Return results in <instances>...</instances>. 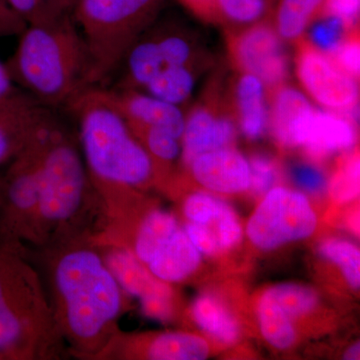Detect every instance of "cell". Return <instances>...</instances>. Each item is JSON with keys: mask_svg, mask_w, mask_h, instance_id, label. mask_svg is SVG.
I'll return each mask as SVG.
<instances>
[{"mask_svg": "<svg viewBox=\"0 0 360 360\" xmlns=\"http://www.w3.org/2000/svg\"><path fill=\"white\" fill-rule=\"evenodd\" d=\"M68 354L94 360L120 330L127 298L90 236L32 251Z\"/></svg>", "mask_w": 360, "mask_h": 360, "instance_id": "1", "label": "cell"}, {"mask_svg": "<svg viewBox=\"0 0 360 360\" xmlns=\"http://www.w3.org/2000/svg\"><path fill=\"white\" fill-rule=\"evenodd\" d=\"M103 202L90 181L82 150L53 115L44 129L34 250L68 239L92 236Z\"/></svg>", "mask_w": 360, "mask_h": 360, "instance_id": "2", "label": "cell"}, {"mask_svg": "<svg viewBox=\"0 0 360 360\" xmlns=\"http://www.w3.org/2000/svg\"><path fill=\"white\" fill-rule=\"evenodd\" d=\"M6 65L16 85L49 108H70L91 89L89 53L72 13L27 25Z\"/></svg>", "mask_w": 360, "mask_h": 360, "instance_id": "3", "label": "cell"}, {"mask_svg": "<svg viewBox=\"0 0 360 360\" xmlns=\"http://www.w3.org/2000/svg\"><path fill=\"white\" fill-rule=\"evenodd\" d=\"M65 350L27 250L0 240V360H58Z\"/></svg>", "mask_w": 360, "mask_h": 360, "instance_id": "4", "label": "cell"}, {"mask_svg": "<svg viewBox=\"0 0 360 360\" xmlns=\"http://www.w3.org/2000/svg\"><path fill=\"white\" fill-rule=\"evenodd\" d=\"M68 108L77 116L80 150L96 188H141L158 176L150 156L97 87L87 89Z\"/></svg>", "mask_w": 360, "mask_h": 360, "instance_id": "5", "label": "cell"}, {"mask_svg": "<svg viewBox=\"0 0 360 360\" xmlns=\"http://www.w3.org/2000/svg\"><path fill=\"white\" fill-rule=\"evenodd\" d=\"M163 0H78L72 11L89 53L91 87L120 70L132 45L158 20Z\"/></svg>", "mask_w": 360, "mask_h": 360, "instance_id": "6", "label": "cell"}, {"mask_svg": "<svg viewBox=\"0 0 360 360\" xmlns=\"http://www.w3.org/2000/svg\"><path fill=\"white\" fill-rule=\"evenodd\" d=\"M49 118L0 174V240L25 250L34 236L44 129Z\"/></svg>", "mask_w": 360, "mask_h": 360, "instance_id": "7", "label": "cell"}, {"mask_svg": "<svg viewBox=\"0 0 360 360\" xmlns=\"http://www.w3.org/2000/svg\"><path fill=\"white\" fill-rule=\"evenodd\" d=\"M196 63V45L186 30L155 22L127 52L120 68L122 77L117 89L142 90L168 68Z\"/></svg>", "mask_w": 360, "mask_h": 360, "instance_id": "8", "label": "cell"}, {"mask_svg": "<svg viewBox=\"0 0 360 360\" xmlns=\"http://www.w3.org/2000/svg\"><path fill=\"white\" fill-rule=\"evenodd\" d=\"M317 219L307 196L285 187L264 194L248 220L246 234L262 250H274L311 236Z\"/></svg>", "mask_w": 360, "mask_h": 360, "instance_id": "9", "label": "cell"}, {"mask_svg": "<svg viewBox=\"0 0 360 360\" xmlns=\"http://www.w3.org/2000/svg\"><path fill=\"white\" fill-rule=\"evenodd\" d=\"M295 63L298 80L310 98L323 110L342 113L356 122L359 91L355 78L307 40L298 44Z\"/></svg>", "mask_w": 360, "mask_h": 360, "instance_id": "10", "label": "cell"}, {"mask_svg": "<svg viewBox=\"0 0 360 360\" xmlns=\"http://www.w3.org/2000/svg\"><path fill=\"white\" fill-rule=\"evenodd\" d=\"M229 53L236 68L259 78L267 92L286 84L290 60L283 39L270 23L258 21L232 37Z\"/></svg>", "mask_w": 360, "mask_h": 360, "instance_id": "11", "label": "cell"}, {"mask_svg": "<svg viewBox=\"0 0 360 360\" xmlns=\"http://www.w3.org/2000/svg\"><path fill=\"white\" fill-rule=\"evenodd\" d=\"M208 354L207 341L193 333L134 335L120 329L94 360H202Z\"/></svg>", "mask_w": 360, "mask_h": 360, "instance_id": "12", "label": "cell"}, {"mask_svg": "<svg viewBox=\"0 0 360 360\" xmlns=\"http://www.w3.org/2000/svg\"><path fill=\"white\" fill-rule=\"evenodd\" d=\"M97 89L104 101L124 118L129 127H158L181 139L186 115L179 106L160 101L142 90Z\"/></svg>", "mask_w": 360, "mask_h": 360, "instance_id": "13", "label": "cell"}, {"mask_svg": "<svg viewBox=\"0 0 360 360\" xmlns=\"http://www.w3.org/2000/svg\"><path fill=\"white\" fill-rule=\"evenodd\" d=\"M355 141L356 129L352 118L314 108L296 134L295 148H302L310 160L319 161L348 150Z\"/></svg>", "mask_w": 360, "mask_h": 360, "instance_id": "14", "label": "cell"}, {"mask_svg": "<svg viewBox=\"0 0 360 360\" xmlns=\"http://www.w3.org/2000/svg\"><path fill=\"white\" fill-rule=\"evenodd\" d=\"M231 116L207 104L194 106L187 112L181 136V158L186 167L202 153L233 146L238 127Z\"/></svg>", "mask_w": 360, "mask_h": 360, "instance_id": "15", "label": "cell"}, {"mask_svg": "<svg viewBox=\"0 0 360 360\" xmlns=\"http://www.w3.org/2000/svg\"><path fill=\"white\" fill-rule=\"evenodd\" d=\"M51 115L49 108L25 90L0 103V169L25 148Z\"/></svg>", "mask_w": 360, "mask_h": 360, "instance_id": "16", "label": "cell"}, {"mask_svg": "<svg viewBox=\"0 0 360 360\" xmlns=\"http://www.w3.org/2000/svg\"><path fill=\"white\" fill-rule=\"evenodd\" d=\"M97 248L122 290L127 295L137 298L141 307L158 300H174L170 283L153 276L148 266L142 264L131 251L116 245Z\"/></svg>", "mask_w": 360, "mask_h": 360, "instance_id": "17", "label": "cell"}, {"mask_svg": "<svg viewBox=\"0 0 360 360\" xmlns=\"http://www.w3.org/2000/svg\"><path fill=\"white\" fill-rule=\"evenodd\" d=\"M186 167L198 184L214 193L236 194L250 189V162L232 146L196 156Z\"/></svg>", "mask_w": 360, "mask_h": 360, "instance_id": "18", "label": "cell"}, {"mask_svg": "<svg viewBox=\"0 0 360 360\" xmlns=\"http://www.w3.org/2000/svg\"><path fill=\"white\" fill-rule=\"evenodd\" d=\"M314 106L309 97L284 84L272 90L269 106V130L281 148H295V136Z\"/></svg>", "mask_w": 360, "mask_h": 360, "instance_id": "19", "label": "cell"}, {"mask_svg": "<svg viewBox=\"0 0 360 360\" xmlns=\"http://www.w3.org/2000/svg\"><path fill=\"white\" fill-rule=\"evenodd\" d=\"M234 116L239 129L250 141H258L269 130L267 90L255 75L243 73L234 85Z\"/></svg>", "mask_w": 360, "mask_h": 360, "instance_id": "20", "label": "cell"}, {"mask_svg": "<svg viewBox=\"0 0 360 360\" xmlns=\"http://www.w3.org/2000/svg\"><path fill=\"white\" fill-rule=\"evenodd\" d=\"M200 262V250L191 243L184 229L179 227L158 248L146 266L160 281L172 284L191 276Z\"/></svg>", "mask_w": 360, "mask_h": 360, "instance_id": "21", "label": "cell"}, {"mask_svg": "<svg viewBox=\"0 0 360 360\" xmlns=\"http://www.w3.org/2000/svg\"><path fill=\"white\" fill-rule=\"evenodd\" d=\"M193 321L203 331L224 345H233L240 335L239 324L231 309L217 296L203 293L191 307Z\"/></svg>", "mask_w": 360, "mask_h": 360, "instance_id": "22", "label": "cell"}, {"mask_svg": "<svg viewBox=\"0 0 360 360\" xmlns=\"http://www.w3.org/2000/svg\"><path fill=\"white\" fill-rule=\"evenodd\" d=\"M179 227L176 217L172 212L158 208L150 210L137 225L132 246L129 250L146 265Z\"/></svg>", "mask_w": 360, "mask_h": 360, "instance_id": "23", "label": "cell"}, {"mask_svg": "<svg viewBox=\"0 0 360 360\" xmlns=\"http://www.w3.org/2000/svg\"><path fill=\"white\" fill-rule=\"evenodd\" d=\"M324 0H277L276 27L283 40H297L321 13Z\"/></svg>", "mask_w": 360, "mask_h": 360, "instance_id": "24", "label": "cell"}, {"mask_svg": "<svg viewBox=\"0 0 360 360\" xmlns=\"http://www.w3.org/2000/svg\"><path fill=\"white\" fill-rule=\"evenodd\" d=\"M195 82L196 65L175 66L156 75L142 91L180 108L193 94Z\"/></svg>", "mask_w": 360, "mask_h": 360, "instance_id": "25", "label": "cell"}, {"mask_svg": "<svg viewBox=\"0 0 360 360\" xmlns=\"http://www.w3.org/2000/svg\"><path fill=\"white\" fill-rule=\"evenodd\" d=\"M257 314L260 331L271 347L281 350L292 347L296 333L290 316L266 292L258 302Z\"/></svg>", "mask_w": 360, "mask_h": 360, "instance_id": "26", "label": "cell"}, {"mask_svg": "<svg viewBox=\"0 0 360 360\" xmlns=\"http://www.w3.org/2000/svg\"><path fill=\"white\" fill-rule=\"evenodd\" d=\"M129 129L150 156L156 175L181 156V139L172 132L153 127H129Z\"/></svg>", "mask_w": 360, "mask_h": 360, "instance_id": "27", "label": "cell"}, {"mask_svg": "<svg viewBox=\"0 0 360 360\" xmlns=\"http://www.w3.org/2000/svg\"><path fill=\"white\" fill-rule=\"evenodd\" d=\"M319 253L340 267L350 288L359 290L360 252L356 245L345 239H326L319 246Z\"/></svg>", "mask_w": 360, "mask_h": 360, "instance_id": "28", "label": "cell"}, {"mask_svg": "<svg viewBox=\"0 0 360 360\" xmlns=\"http://www.w3.org/2000/svg\"><path fill=\"white\" fill-rule=\"evenodd\" d=\"M309 39L312 46L330 56L356 28L348 27L345 21L331 14L321 13L309 26Z\"/></svg>", "mask_w": 360, "mask_h": 360, "instance_id": "29", "label": "cell"}, {"mask_svg": "<svg viewBox=\"0 0 360 360\" xmlns=\"http://www.w3.org/2000/svg\"><path fill=\"white\" fill-rule=\"evenodd\" d=\"M265 292L290 317L309 314L319 303L316 291L300 284H278Z\"/></svg>", "mask_w": 360, "mask_h": 360, "instance_id": "30", "label": "cell"}, {"mask_svg": "<svg viewBox=\"0 0 360 360\" xmlns=\"http://www.w3.org/2000/svg\"><path fill=\"white\" fill-rule=\"evenodd\" d=\"M217 21L236 25H255L262 20L267 8V0H215Z\"/></svg>", "mask_w": 360, "mask_h": 360, "instance_id": "31", "label": "cell"}, {"mask_svg": "<svg viewBox=\"0 0 360 360\" xmlns=\"http://www.w3.org/2000/svg\"><path fill=\"white\" fill-rule=\"evenodd\" d=\"M359 167L357 153L348 156L338 165L328 184L329 193L336 202H348L359 196Z\"/></svg>", "mask_w": 360, "mask_h": 360, "instance_id": "32", "label": "cell"}, {"mask_svg": "<svg viewBox=\"0 0 360 360\" xmlns=\"http://www.w3.org/2000/svg\"><path fill=\"white\" fill-rule=\"evenodd\" d=\"M250 167V189L255 195L262 196L274 188L278 179L276 160L264 153H255L248 160Z\"/></svg>", "mask_w": 360, "mask_h": 360, "instance_id": "33", "label": "cell"}, {"mask_svg": "<svg viewBox=\"0 0 360 360\" xmlns=\"http://www.w3.org/2000/svg\"><path fill=\"white\" fill-rule=\"evenodd\" d=\"M222 200L212 194L198 191L184 201V212L191 222L210 224L219 215Z\"/></svg>", "mask_w": 360, "mask_h": 360, "instance_id": "34", "label": "cell"}, {"mask_svg": "<svg viewBox=\"0 0 360 360\" xmlns=\"http://www.w3.org/2000/svg\"><path fill=\"white\" fill-rule=\"evenodd\" d=\"M213 222L217 225V231L213 232L217 236L220 251L231 250L240 243L243 236V227L236 212L224 200L220 205L219 215Z\"/></svg>", "mask_w": 360, "mask_h": 360, "instance_id": "35", "label": "cell"}, {"mask_svg": "<svg viewBox=\"0 0 360 360\" xmlns=\"http://www.w3.org/2000/svg\"><path fill=\"white\" fill-rule=\"evenodd\" d=\"M341 70L359 79L360 72V44L356 30L348 34L345 41L329 56Z\"/></svg>", "mask_w": 360, "mask_h": 360, "instance_id": "36", "label": "cell"}, {"mask_svg": "<svg viewBox=\"0 0 360 360\" xmlns=\"http://www.w3.org/2000/svg\"><path fill=\"white\" fill-rule=\"evenodd\" d=\"M290 172L293 181L307 193L319 194L328 189L326 175L315 165L298 163L291 167Z\"/></svg>", "mask_w": 360, "mask_h": 360, "instance_id": "37", "label": "cell"}, {"mask_svg": "<svg viewBox=\"0 0 360 360\" xmlns=\"http://www.w3.org/2000/svg\"><path fill=\"white\" fill-rule=\"evenodd\" d=\"M184 229L191 243L200 250L201 255L212 257V255L219 252L217 236H215L212 229H210V225L194 224V222L189 221L187 222Z\"/></svg>", "mask_w": 360, "mask_h": 360, "instance_id": "38", "label": "cell"}, {"mask_svg": "<svg viewBox=\"0 0 360 360\" xmlns=\"http://www.w3.org/2000/svg\"><path fill=\"white\" fill-rule=\"evenodd\" d=\"M359 7L360 0H324L321 13L338 16L354 30L359 20Z\"/></svg>", "mask_w": 360, "mask_h": 360, "instance_id": "39", "label": "cell"}, {"mask_svg": "<svg viewBox=\"0 0 360 360\" xmlns=\"http://www.w3.org/2000/svg\"><path fill=\"white\" fill-rule=\"evenodd\" d=\"M6 2L27 25L46 18L47 0H6Z\"/></svg>", "mask_w": 360, "mask_h": 360, "instance_id": "40", "label": "cell"}, {"mask_svg": "<svg viewBox=\"0 0 360 360\" xmlns=\"http://www.w3.org/2000/svg\"><path fill=\"white\" fill-rule=\"evenodd\" d=\"M26 26L27 23L14 13L6 0H0V39L20 37Z\"/></svg>", "mask_w": 360, "mask_h": 360, "instance_id": "41", "label": "cell"}, {"mask_svg": "<svg viewBox=\"0 0 360 360\" xmlns=\"http://www.w3.org/2000/svg\"><path fill=\"white\" fill-rule=\"evenodd\" d=\"M182 6L205 20L217 21L215 0H179Z\"/></svg>", "mask_w": 360, "mask_h": 360, "instance_id": "42", "label": "cell"}, {"mask_svg": "<svg viewBox=\"0 0 360 360\" xmlns=\"http://www.w3.org/2000/svg\"><path fill=\"white\" fill-rule=\"evenodd\" d=\"M22 91L11 77L6 63L0 59V103L13 98Z\"/></svg>", "mask_w": 360, "mask_h": 360, "instance_id": "43", "label": "cell"}, {"mask_svg": "<svg viewBox=\"0 0 360 360\" xmlns=\"http://www.w3.org/2000/svg\"><path fill=\"white\" fill-rule=\"evenodd\" d=\"M78 0H47V8L52 14L72 13Z\"/></svg>", "mask_w": 360, "mask_h": 360, "instance_id": "44", "label": "cell"}, {"mask_svg": "<svg viewBox=\"0 0 360 360\" xmlns=\"http://www.w3.org/2000/svg\"><path fill=\"white\" fill-rule=\"evenodd\" d=\"M360 355V345L359 342L354 343V345H352L347 352H345V355H343V359L347 360H356L359 359Z\"/></svg>", "mask_w": 360, "mask_h": 360, "instance_id": "45", "label": "cell"}, {"mask_svg": "<svg viewBox=\"0 0 360 360\" xmlns=\"http://www.w3.org/2000/svg\"><path fill=\"white\" fill-rule=\"evenodd\" d=\"M274 0H267V2H269V4H272V2H274Z\"/></svg>", "mask_w": 360, "mask_h": 360, "instance_id": "46", "label": "cell"}, {"mask_svg": "<svg viewBox=\"0 0 360 360\" xmlns=\"http://www.w3.org/2000/svg\"><path fill=\"white\" fill-rule=\"evenodd\" d=\"M0 174H1V169H0Z\"/></svg>", "mask_w": 360, "mask_h": 360, "instance_id": "47", "label": "cell"}]
</instances>
